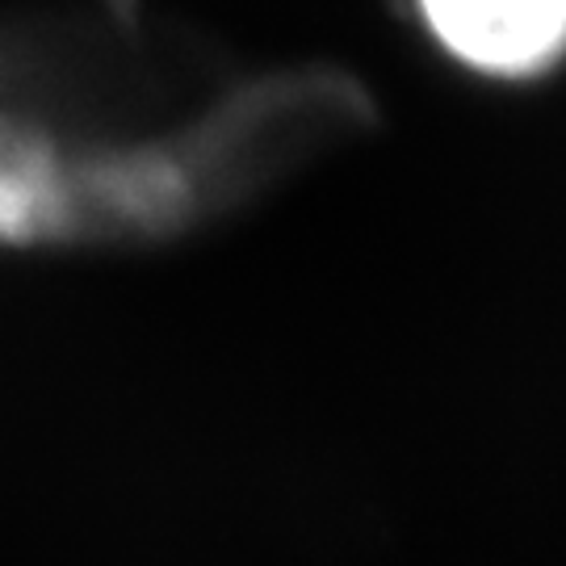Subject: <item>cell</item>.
<instances>
[{"label":"cell","instance_id":"obj_1","mask_svg":"<svg viewBox=\"0 0 566 566\" xmlns=\"http://www.w3.org/2000/svg\"><path fill=\"white\" fill-rule=\"evenodd\" d=\"M340 143L311 67L151 55L126 18H0V248H151L256 202Z\"/></svg>","mask_w":566,"mask_h":566},{"label":"cell","instance_id":"obj_2","mask_svg":"<svg viewBox=\"0 0 566 566\" xmlns=\"http://www.w3.org/2000/svg\"><path fill=\"white\" fill-rule=\"evenodd\" d=\"M424 30L462 67L533 81L566 60V0H416Z\"/></svg>","mask_w":566,"mask_h":566}]
</instances>
